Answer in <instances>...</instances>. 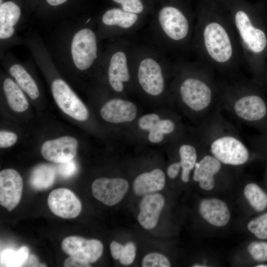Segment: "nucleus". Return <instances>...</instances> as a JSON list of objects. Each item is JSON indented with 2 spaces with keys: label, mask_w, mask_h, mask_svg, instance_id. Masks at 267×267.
Masks as SVG:
<instances>
[{
  "label": "nucleus",
  "mask_w": 267,
  "mask_h": 267,
  "mask_svg": "<svg viewBox=\"0 0 267 267\" xmlns=\"http://www.w3.org/2000/svg\"><path fill=\"white\" fill-rule=\"evenodd\" d=\"M77 149L76 139L64 136L45 141L41 151L45 160L59 164L73 160L77 154Z\"/></svg>",
  "instance_id": "nucleus-14"
},
{
  "label": "nucleus",
  "mask_w": 267,
  "mask_h": 267,
  "mask_svg": "<svg viewBox=\"0 0 267 267\" xmlns=\"http://www.w3.org/2000/svg\"><path fill=\"white\" fill-rule=\"evenodd\" d=\"M128 188V181L119 178H98L93 182L91 186L94 197L105 205L110 206L118 203L123 198Z\"/></svg>",
  "instance_id": "nucleus-11"
},
{
  "label": "nucleus",
  "mask_w": 267,
  "mask_h": 267,
  "mask_svg": "<svg viewBox=\"0 0 267 267\" xmlns=\"http://www.w3.org/2000/svg\"><path fill=\"white\" fill-rule=\"evenodd\" d=\"M51 91L56 104L63 112L78 121L88 119L86 106L64 80L58 78L53 81Z\"/></svg>",
  "instance_id": "nucleus-8"
},
{
  "label": "nucleus",
  "mask_w": 267,
  "mask_h": 267,
  "mask_svg": "<svg viewBox=\"0 0 267 267\" xmlns=\"http://www.w3.org/2000/svg\"><path fill=\"white\" fill-rule=\"evenodd\" d=\"M157 128L163 134H168L174 131L175 125L174 122L170 119H161L158 124Z\"/></svg>",
  "instance_id": "nucleus-37"
},
{
  "label": "nucleus",
  "mask_w": 267,
  "mask_h": 267,
  "mask_svg": "<svg viewBox=\"0 0 267 267\" xmlns=\"http://www.w3.org/2000/svg\"><path fill=\"white\" fill-rule=\"evenodd\" d=\"M157 126L149 132L148 140L153 143H160L164 139V134L159 131Z\"/></svg>",
  "instance_id": "nucleus-39"
},
{
  "label": "nucleus",
  "mask_w": 267,
  "mask_h": 267,
  "mask_svg": "<svg viewBox=\"0 0 267 267\" xmlns=\"http://www.w3.org/2000/svg\"><path fill=\"white\" fill-rule=\"evenodd\" d=\"M194 45L200 61L216 72L232 74L245 67L228 16L218 0H198Z\"/></svg>",
  "instance_id": "nucleus-1"
},
{
  "label": "nucleus",
  "mask_w": 267,
  "mask_h": 267,
  "mask_svg": "<svg viewBox=\"0 0 267 267\" xmlns=\"http://www.w3.org/2000/svg\"><path fill=\"white\" fill-rule=\"evenodd\" d=\"M47 203L54 215L64 219L75 218L82 210L80 200L71 190L65 188L52 191L48 195Z\"/></svg>",
  "instance_id": "nucleus-10"
},
{
  "label": "nucleus",
  "mask_w": 267,
  "mask_h": 267,
  "mask_svg": "<svg viewBox=\"0 0 267 267\" xmlns=\"http://www.w3.org/2000/svg\"><path fill=\"white\" fill-rule=\"evenodd\" d=\"M222 163L212 155H206L195 164L193 178L203 190L209 191L215 186V176L220 171Z\"/></svg>",
  "instance_id": "nucleus-17"
},
{
  "label": "nucleus",
  "mask_w": 267,
  "mask_h": 267,
  "mask_svg": "<svg viewBox=\"0 0 267 267\" xmlns=\"http://www.w3.org/2000/svg\"><path fill=\"white\" fill-rule=\"evenodd\" d=\"M62 250L70 256L89 263L97 261L101 256L103 245L97 239H87L78 236L65 238L61 243Z\"/></svg>",
  "instance_id": "nucleus-9"
},
{
  "label": "nucleus",
  "mask_w": 267,
  "mask_h": 267,
  "mask_svg": "<svg viewBox=\"0 0 267 267\" xmlns=\"http://www.w3.org/2000/svg\"><path fill=\"white\" fill-rule=\"evenodd\" d=\"M211 155L222 164L239 166L249 159L250 152L238 138L231 135L220 136L212 140L210 145Z\"/></svg>",
  "instance_id": "nucleus-7"
},
{
  "label": "nucleus",
  "mask_w": 267,
  "mask_h": 267,
  "mask_svg": "<svg viewBox=\"0 0 267 267\" xmlns=\"http://www.w3.org/2000/svg\"><path fill=\"white\" fill-rule=\"evenodd\" d=\"M247 228L257 238L267 239V213L250 221Z\"/></svg>",
  "instance_id": "nucleus-29"
},
{
  "label": "nucleus",
  "mask_w": 267,
  "mask_h": 267,
  "mask_svg": "<svg viewBox=\"0 0 267 267\" xmlns=\"http://www.w3.org/2000/svg\"><path fill=\"white\" fill-rule=\"evenodd\" d=\"M64 266L66 267H91L89 263L80 260L77 258L70 256L67 258L64 263Z\"/></svg>",
  "instance_id": "nucleus-38"
},
{
  "label": "nucleus",
  "mask_w": 267,
  "mask_h": 267,
  "mask_svg": "<svg viewBox=\"0 0 267 267\" xmlns=\"http://www.w3.org/2000/svg\"><path fill=\"white\" fill-rule=\"evenodd\" d=\"M158 21L163 32L172 42L182 43L189 39L191 31L190 18L178 6L163 7L159 12Z\"/></svg>",
  "instance_id": "nucleus-5"
},
{
  "label": "nucleus",
  "mask_w": 267,
  "mask_h": 267,
  "mask_svg": "<svg viewBox=\"0 0 267 267\" xmlns=\"http://www.w3.org/2000/svg\"><path fill=\"white\" fill-rule=\"evenodd\" d=\"M21 15V9L15 2L3 1L0 4V39L11 38L15 32V26Z\"/></svg>",
  "instance_id": "nucleus-20"
},
{
  "label": "nucleus",
  "mask_w": 267,
  "mask_h": 267,
  "mask_svg": "<svg viewBox=\"0 0 267 267\" xmlns=\"http://www.w3.org/2000/svg\"><path fill=\"white\" fill-rule=\"evenodd\" d=\"M77 170L76 163L74 160L59 163L57 167L58 174L63 178H68L74 175Z\"/></svg>",
  "instance_id": "nucleus-35"
},
{
  "label": "nucleus",
  "mask_w": 267,
  "mask_h": 267,
  "mask_svg": "<svg viewBox=\"0 0 267 267\" xmlns=\"http://www.w3.org/2000/svg\"><path fill=\"white\" fill-rule=\"evenodd\" d=\"M9 71L18 85L31 99H35L39 96L40 92L36 83L22 65L14 64L10 67Z\"/></svg>",
  "instance_id": "nucleus-23"
},
{
  "label": "nucleus",
  "mask_w": 267,
  "mask_h": 267,
  "mask_svg": "<svg viewBox=\"0 0 267 267\" xmlns=\"http://www.w3.org/2000/svg\"><path fill=\"white\" fill-rule=\"evenodd\" d=\"M17 140V135L12 132L0 131V147L6 148L12 146Z\"/></svg>",
  "instance_id": "nucleus-36"
},
{
  "label": "nucleus",
  "mask_w": 267,
  "mask_h": 267,
  "mask_svg": "<svg viewBox=\"0 0 267 267\" xmlns=\"http://www.w3.org/2000/svg\"><path fill=\"white\" fill-rule=\"evenodd\" d=\"M226 12L242 54L244 65L254 69L255 58L267 46L265 31L255 23V8L247 0H218Z\"/></svg>",
  "instance_id": "nucleus-2"
},
{
  "label": "nucleus",
  "mask_w": 267,
  "mask_h": 267,
  "mask_svg": "<svg viewBox=\"0 0 267 267\" xmlns=\"http://www.w3.org/2000/svg\"><path fill=\"white\" fill-rule=\"evenodd\" d=\"M143 267H169L171 263L168 258L158 253L147 254L142 262Z\"/></svg>",
  "instance_id": "nucleus-30"
},
{
  "label": "nucleus",
  "mask_w": 267,
  "mask_h": 267,
  "mask_svg": "<svg viewBox=\"0 0 267 267\" xmlns=\"http://www.w3.org/2000/svg\"><path fill=\"white\" fill-rule=\"evenodd\" d=\"M199 212L206 222L217 227L225 225L230 219L227 205L217 198L202 200L199 205Z\"/></svg>",
  "instance_id": "nucleus-18"
},
{
  "label": "nucleus",
  "mask_w": 267,
  "mask_h": 267,
  "mask_svg": "<svg viewBox=\"0 0 267 267\" xmlns=\"http://www.w3.org/2000/svg\"><path fill=\"white\" fill-rule=\"evenodd\" d=\"M244 194L256 211L261 212L267 207V194L258 184L249 183L246 185Z\"/></svg>",
  "instance_id": "nucleus-27"
},
{
  "label": "nucleus",
  "mask_w": 267,
  "mask_h": 267,
  "mask_svg": "<svg viewBox=\"0 0 267 267\" xmlns=\"http://www.w3.org/2000/svg\"><path fill=\"white\" fill-rule=\"evenodd\" d=\"M164 172L155 169L138 175L134 180L133 188L137 195H146L162 190L165 184Z\"/></svg>",
  "instance_id": "nucleus-21"
},
{
  "label": "nucleus",
  "mask_w": 267,
  "mask_h": 267,
  "mask_svg": "<svg viewBox=\"0 0 267 267\" xmlns=\"http://www.w3.org/2000/svg\"><path fill=\"white\" fill-rule=\"evenodd\" d=\"M181 169L180 162H175L171 164L168 168L167 173L168 177L172 178H175L179 174Z\"/></svg>",
  "instance_id": "nucleus-40"
},
{
  "label": "nucleus",
  "mask_w": 267,
  "mask_h": 267,
  "mask_svg": "<svg viewBox=\"0 0 267 267\" xmlns=\"http://www.w3.org/2000/svg\"><path fill=\"white\" fill-rule=\"evenodd\" d=\"M215 72L199 61L195 74L181 80L178 87L179 94L189 109L200 112L207 110L212 105L219 90L214 75Z\"/></svg>",
  "instance_id": "nucleus-3"
},
{
  "label": "nucleus",
  "mask_w": 267,
  "mask_h": 267,
  "mask_svg": "<svg viewBox=\"0 0 267 267\" xmlns=\"http://www.w3.org/2000/svg\"><path fill=\"white\" fill-rule=\"evenodd\" d=\"M179 155L181 167V178L183 182H187L190 173L197 162L196 149L193 145L184 144L179 147Z\"/></svg>",
  "instance_id": "nucleus-26"
},
{
  "label": "nucleus",
  "mask_w": 267,
  "mask_h": 267,
  "mask_svg": "<svg viewBox=\"0 0 267 267\" xmlns=\"http://www.w3.org/2000/svg\"><path fill=\"white\" fill-rule=\"evenodd\" d=\"M123 245L121 244L113 241L110 245V249L112 258L115 260H119L120 253Z\"/></svg>",
  "instance_id": "nucleus-41"
},
{
  "label": "nucleus",
  "mask_w": 267,
  "mask_h": 267,
  "mask_svg": "<svg viewBox=\"0 0 267 267\" xmlns=\"http://www.w3.org/2000/svg\"><path fill=\"white\" fill-rule=\"evenodd\" d=\"M264 146H267V135L264 137Z\"/></svg>",
  "instance_id": "nucleus-45"
},
{
  "label": "nucleus",
  "mask_w": 267,
  "mask_h": 267,
  "mask_svg": "<svg viewBox=\"0 0 267 267\" xmlns=\"http://www.w3.org/2000/svg\"><path fill=\"white\" fill-rule=\"evenodd\" d=\"M29 257V249L23 246L18 250L6 249L0 254V267L23 266Z\"/></svg>",
  "instance_id": "nucleus-28"
},
{
  "label": "nucleus",
  "mask_w": 267,
  "mask_h": 267,
  "mask_svg": "<svg viewBox=\"0 0 267 267\" xmlns=\"http://www.w3.org/2000/svg\"><path fill=\"white\" fill-rule=\"evenodd\" d=\"M193 267H206L207 266L203 265L201 264H195L193 266H192Z\"/></svg>",
  "instance_id": "nucleus-44"
},
{
  "label": "nucleus",
  "mask_w": 267,
  "mask_h": 267,
  "mask_svg": "<svg viewBox=\"0 0 267 267\" xmlns=\"http://www.w3.org/2000/svg\"><path fill=\"white\" fill-rule=\"evenodd\" d=\"M255 267H267V265L260 264V265H258L256 266Z\"/></svg>",
  "instance_id": "nucleus-46"
},
{
  "label": "nucleus",
  "mask_w": 267,
  "mask_h": 267,
  "mask_svg": "<svg viewBox=\"0 0 267 267\" xmlns=\"http://www.w3.org/2000/svg\"><path fill=\"white\" fill-rule=\"evenodd\" d=\"M23 180L15 170L7 169L0 173V204L9 211L19 204L22 193Z\"/></svg>",
  "instance_id": "nucleus-13"
},
{
  "label": "nucleus",
  "mask_w": 267,
  "mask_h": 267,
  "mask_svg": "<svg viewBox=\"0 0 267 267\" xmlns=\"http://www.w3.org/2000/svg\"><path fill=\"white\" fill-rule=\"evenodd\" d=\"M137 14L113 8L107 10L102 17V22L108 26H117L124 29L132 27L137 21Z\"/></svg>",
  "instance_id": "nucleus-25"
},
{
  "label": "nucleus",
  "mask_w": 267,
  "mask_h": 267,
  "mask_svg": "<svg viewBox=\"0 0 267 267\" xmlns=\"http://www.w3.org/2000/svg\"><path fill=\"white\" fill-rule=\"evenodd\" d=\"M69 0H45L46 3L51 7H58L63 5Z\"/></svg>",
  "instance_id": "nucleus-43"
},
{
  "label": "nucleus",
  "mask_w": 267,
  "mask_h": 267,
  "mask_svg": "<svg viewBox=\"0 0 267 267\" xmlns=\"http://www.w3.org/2000/svg\"><path fill=\"white\" fill-rule=\"evenodd\" d=\"M108 76L111 88L116 91H122L124 89V83L129 81L130 78L127 56L124 52L118 51L112 55Z\"/></svg>",
  "instance_id": "nucleus-19"
},
{
  "label": "nucleus",
  "mask_w": 267,
  "mask_h": 267,
  "mask_svg": "<svg viewBox=\"0 0 267 267\" xmlns=\"http://www.w3.org/2000/svg\"><path fill=\"white\" fill-rule=\"evenodd\" d=\"M70 44V55L74 66L79 70L88 69L97 57V43L94 32L88 28L77 31Z\"/></svg>",
  "instance_id": "nucleus-6"
},
{
  "label": "nucleus",
  "mask_w": 267,
  "mask_h": 267,
  "mask_svg": "<svg viewBox=\"0 0 267 267\" xmlns=\"http://www.w3.org/2000/svg\"><path fill=\"white\" fill-rule=\"evenodd\" d=\"M3 89L7 103L14 111L22 112L28 107V102L20 87L11 79L6 78L3 83Z\"/></svg>",
  "instance_id": "nucleus-22"
},
{
  "label": "nucleus",
  "mask_w": 267,
  "mask_h": 267,
  "mask_svg": "<svg viewBox=\"0 0 267 267\" xmlns=\"http://www.w3.org/2000/svg\"><path fill=\"white\" fill-rule=\"evenodd\" d=\"M23 266L26 267H45L43 264H40L37 258L34 255H31L29 256Z\"/></svg>",
  "instance_id": "nucleus-42"
},
{
  "label": "nucleus",
  "mask_w": 267,
  "mask_h": 267,
  "mask_svg": "<svg viewBox=\"0 0 267 267\" xmlns=\"http://www.w3.org/2000/svg\"><path fill=\"white\" fill-rule=\"evenodd\" d=\"M121 5L124 10L135 14L140 13L144 9L143 4L141 0H112Z\"/></svg>",
  "instance_id": "nucleus-34"
},
{
  "label": "nucleus",
  "mask_w": 267,
  "mask_h": 267,
  "mask_svg": "<svg viewBox=\"0 0 267 267\" xmlns=\"http://www.w3.org/2000/svg\"><path fill=\"white\" fill-rule=\"evenodd\" d=\"M165 199L159 193L145 195L140 203L137 220L146 229L153 228L157 224L160 213L164 206Z\"/></svg>",
  "instance_id": "nucleus-16"
},
{
  "label": "nucleus",
  "mask_w": 267,
  "mask_h": 267,
  "mask_svg": "<svg viewBox=\"0 0 267 267\" xmlns=\"http://www.w3.org/2000/svg\"><path fill=\"white\" fill-rule=\"evenodd\" d=\"M136 246L132 242H128L122 249L119 261L124 265H129L134 261L136 256Z\"/></svg>",
  "instance_id": "nucleus-32"
},
{
  "label": "nucleus",
  "mask_w": 267,
  "mask_h": 267,
  "mask_svg": "<svg viewBox=\"0 0 267 267\" xmlns=\"http://www.w3.org/2000/svg\"><path fill=\"white\" fill-rule=\"evenodd\" d=\"M228 89L233 94V110L238 118L267 127V101L262 95L251 90L245 85Z\"/></svg>",
  "instance_id": "nucleus-4"
},
{
  "label": "nucleus",
  "mask_w": 267,
  "mask_h": 267,
  "mask_svg": "<svg viewBox=\"0 0 267 267\" xmlns=\"http://www.w3.org/2000/svg\"><path fill=\"white\" fill-rule=\"evenodd\" d=\"M248 251L255 261L258 262L267 261V242H252L249 244Z\"/></svg>",
  "instance_id": "nucleus-31"
},
{
  "label": "nucleus",
  "mask_w": 267,
  "mask_h": 267,
  "mask_svg": "<svg viewBox=\"0 0 267 267\" xmlns=\"http://www.w3.org/2000/svg\"><path fill=\"white\" fill-rule=\"evenodd\" d=\"M55 178V170L53 167L48 164H41L31 172L29 182L34 189L44 190L52 185Z\"/></svg>",
  "instance_id": "nucleus-24"
},
{
  "label": "nucleus",
  "mask_w": 267,
  "mask_h": 267,
  "mask_svg": "<svg viewBox=\"0 0 267 267\" xmlns=\"http://www.w3.org/2000/svg\"><path fill=\"white\" fill-rule=\"evenodd\" d=\"M160 120V117L158 114L149 113L145 114L140 117L138 121V124L141 130L149 132L158 125Z\"/></svg>",
  "instance_id": "nucleus-33"
},
{
  "label": "nucleus",
  "mask_w": 267,
  "mask_h": 267,
  "mask_svg": "<svg viewBox=\"0 0 267 267\" xmlns=\"http://www.w3.org/2000/svg\"><path fill=\"white\" fill-rule=\"evenodd\" d=\"M136 114L137 108L134 103L119 98L109 100L100 110L102 118L114 124L131 122L135 118Z\"/></svg>",
  "instance_id": "nucleus-15"
},
{
  "label": "nucleus",
  "mask_w": 267,
  "mask_h": 267,
  "mask_svg": "<svg viewBox=\"0 0 267 267\" xmlns=\"http://www.w3.org/2000/svg\"><path fill=\"white\" fill-rule=\"evenodd\" d=\"M137 78L143 90L151 96H158L164 90L165 79L162 68L152 58H145L140 62Z\"/></svg>",
  "instance_id": "nucleus-12"
}]
</instances>
